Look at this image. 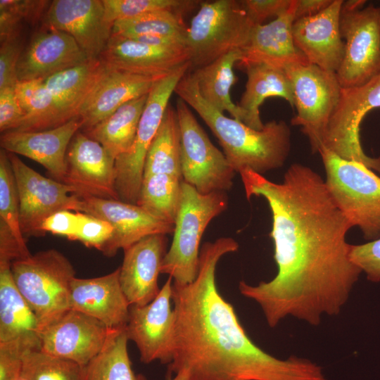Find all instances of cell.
I'll list each match as a JSON object with an SVG mask.
<instances>
[{
	"label": "cell",
	"instance_id": "25",
	"mask_svg": "<svg viewBox=\"0 0 380 380\" xmlns=\"http://www.w3.org/2000/svg\"><path fill=\"white\" fill-rule=\"evenodd\" d=\"M119 268L98 277H75L71 283L70 309L103 323L110 330L125 329L129 304L119 281Z\"/></svg>",
	"mask_w": 380,
	"mask_h": 380
},
{
	"label": "cell",
	"instance_id": "3",
	"mask_svg": "<svg viewBox=\"0 0 380 380\" xmlns=\"http://www.w3.org/2000/svg\"><path fill=\"white\" fill-rule=\"evenodd\" d=\"M175 93L208 126L236 172L251 169L263 175L284 165L291 150V130L284 120L269 121L258 130L227 117L201 97L191 72L178 82Z\"/></svg>",
	"mask_w": 380,
	"mask_h": 380
},
{
	"label": "cell",
	"instance_id": "21",
	"mask_svg": "<svg viewBox=\"0 0 380 380\" xmlns=\"http://www.w3.org/2000/svg\"><path fill=\"white\" fill-rule=\"evenodd\" d=\"M297 0L269 23L254 25L248 39L241 50L237 65L244 69L253 64H265L278 68L308 63L296 46L292 32Z\"/></svg>",
	"mask_w": 380,
	"mask_h": 380
},
{
	"label": "cell",
	"instance_id": "2",
	"mask_svg": "<svg viewBox=\"0 0 380 380\" xmlns=\"http://www.w3.org/2000/svg\"><path fill=\"white\" fill-rule=\"evenodd\" d=\"M239 247L231 237L204 243L196 279L185 285L173 281L175 325L169 374L185 369L189 380H327L310 360L293 355L277 358L248 336L215 281L220 258Z\"/></svg>",
	"mask_w": 380,
	"mask_h": 380
},
{
	"label": "cell",
	"instance_id": "30",
	"mask_svg": "<svg viewBox=\"0 0 380 380\" xmlns=\"http://www.w3.org/2000/svg\"><path fill=\"white\" fill-rule=\"evenodd\" d=\"M241 59V50H234L218 58L210 63L194 70V76L201 97L211 106L233 118L244 122L242 110L232 101V87L236 77L233 68Z\"/></svg>",
	"mask_w": 380,
	"mask_h": 380
},
{
	"label": "cell",
	"instance_id": "38",
	"mask_svg": "<svg viewBox=\"0 0 380 380\" xmlns=\"http://www.w3.org/2000/svg\"><path fill=\"white\" fill-rule=\"evenodd\" d=\"M19 198L8 152L0 151V220L23 246H27L20 227Z\"/></svg>",
	"mask_w": 380,
	"mask_h": 380
},
{
	"label": "cell",
	"instance_id": "4",
	"mask_svg": "<svg viewBox=\"0 0 380 380\" xmlns=\"http://www.w3.org/2000/svg\"><path fill=\"white\" fill-rule=\"evenodd\" d=\"M13 281L32 312L40 332L70 309L75 270L60 251L48 249L12 262Z\"/></svg>",
	"mask_w": 380,
	"mask_h": 380
},
{
	"label": "cell",
	"instance_id": "40",
	"mask_svg": "<svg viewBox=\"0 0 380 380\" xmlns=\"http://www.w3.org/2000/svg\"><path fill=\"white\" fill-rule=\"evenodd\" d=\"M50 1L0 0V41L21 32L24 22L34 23L44 17Z\"/></svg>",
	"mask_w": 380,
	"mask_h": 380
},
{
	"label": "cell",
	"instance_id": "41",
	"mask_svg": "<svg viewBox=\"0 0 380 380\" xmlns=\"http://www.w3.org/2000/svg\"><path fill=\"white\" fill-rule=\"evenodd\" d=\"M80 213L79 224L75 241L103 252L113 237L114 229L106 220L89 214Z\"/></svg>",
	"mask_w": 380,
	"mask_h": 380
},
{
	"label": "cell",
	"instance_id": "45",
	"mask_svg": "<svg viewBox=\"0 0 380 380\" xmlns=\"http://www.w3.org/2000/svg\"><path fill=\"white\" fill-rule=\"evenodd\" d=\"M291 0H242L241 5L253 25L277 17L290 6Z\"/></svg>",
	"mask_w": 380,
	"mask_h": 380
},
{
	"label": "cell",
	"instance_id": "7",
	"mask_svg": "<svg viewBox=\"0 0 380 380\" xmlns=\"http://www.w3.org/2000/svg\"><path fill=\"white\" fill-rule=\"evenodd\" d=\"M253 26L241 1L201 2L186 34L189 70L206 65L230 51L241 50Z\"/></svg>",
	"mask_w": 380,
	"mask_h": 380
},
{
	"label": "cell",
	"instance_id": "18",
	"mask_svg": "<svg viewBox=\"0 0 380 380\" xmlns=\"http://www.w3.org/2000/svg\"><path fill=\"white\" fill-rule=\"evenodd\" d=\"M44 25L70 34L89 60L99 58L111 35L113 24L105 17L102 0H54Z\"/></svg>",
	"mask_w": 380,
	"mask_h": 380
},
{
	"label": "cell",
	"instance_id": "36",
	"mask_svg": "<svg viewBox=\"0 0 380 380\" xmlns=\"http://www.w3.org/2000/svg\"><path fill=\"white\" fill-rule=\"evenodd\" d=\"M182 13L169 9L149 11L133 18L116 20L112 34L132 37L158 35L186 40L187 27Z\"/></svg>",
	"mask_w": 380,
	"mask_h": 380
},
{
	"label": "cell",
	"instance_id": "11",
	"mask_svg": "<svg viewBox=\"0 0 380 380\" xmlns=\"http://www.w3.org/2000/svg\"><path fill=\"white\" fill-rule=\"evenodd\" d=\"M378 108H380V74L363 84L341 87L320 148L324 147L346 160L362 163L380 173V156L374 158L366 154L360 141V125L364 118Z\"/></svg>",
	"mask_w": 380,
	"mask_h": 380
},
{
	"label": "cell",
	"instance_id": "16",
	"mask_svg": "<svg viewBox=\"0 0 380 380\" xmlns=\"http://www.w3.org/2000/svg\"><path fill=\"white\" fill-rule=\"evenodd\" d=\"M110 331L101 321L70 309L40 332L41 350L85 366L103 349Z\"/></svg>",
	"mask_w": 380,
	"mask_h": 380
},
{
	"label": "cell",
	"instance_id": "31",
	"mask_svg": "<svg viewBox=\"0 0 380 380\" xmlns=\"http://www.w3.org/2000/svg\"><path fill=\"white\" fill-rule=\"evenodd\" d=\"M148 94L125 103L84 133L99 142L116 159L127 152L134 143Z\"/></svg>",
	"mask_w": 380,
	"mask_h": 380
},
{
	"label": "cell",
	"instance_id": "15",
	"mask_svg": "<svg viewBox=\"0 0 380 380\" xmlns=\"http://www.w3.org/2000/svg\"><path fill=\"white\" fill-rule=\"evenodd\" d=\"M63 183L80 197L120 200L115 190V158L98 141L80 130L68 146Z\"/></svg>",
	"mask_w": 380,
	"mask_h": 380
},
{
	"label": "cell",
	"instance_id": "17",
	"mask_svg": "<svg viewBox=\"0 0 380 380\" xmlns=\"http://www.w3.org/2000/svg\"><path fill=\"white\" fill-rule=\"evenodd\" d=\"M77 212L101 218L113 226V237L102 252L109 258L148 236L172 234L175 228L174 224L154 217L139 205L120 200L80 197Z\"/></svg>",
	"mask_w": 380,
	"mask_h": 380
},
{
	"label": "cell",
	"instance_id": "24",
	"mask_svg": "<svg viewBox=\"0 0 380 380\" xmlns=\"http://www.w3.org/2000/svg\"><path fill=\"white\" fill-rule=\"evenodd\" d=\"M82 126L80 116L52 129L37 132L8 131L1 133V149L19 154L43 165L53 179L63 182L66 153L71 140Z\"/></svg>",
	"mask_w": 380,
	"mask_h": 380
},
{
	"label": "cell",
	"instance_id": "50",
	"mask_svg": "<svg viewBox=\"0 0 380 380\" xmlns=\"http://www.w3.org/2000/svg\"><path fill=\"white\" fill-rule=\"evenodd\" d=\"M167 380H189V373L186 369H182L178 371L174 377L169 374Z\"/></svg>",
	"mask_w": 380,
	"mask_h": 380
},
{
	"label": "cell",
	"instance_id": "35",
	"mask_svg": "<svg viewBox=\"0 0 380 380\" xmlns=\"http://www.w3.org/2000/svg\"><path fill=\"white\" fill-rule=\"evenodd\" d=\"M15 91L25 118L12 131L37 132L55 128L53 102L44 79L18 82Z\"/></svg>",
	"mask_w": 380,
	"mask_h": 380
},
{
	"label": "cell",
	"instance_id": "47",
	"mask_svg": "<svg viewBox=\"0 0 380 380\" xmlns=\"http://www.w3.org/2000/svg\"><path fill=\"white\" fill-rule=\"evenodd\" d=\"M25 352L16 346L0 343V380H18Z\"/></svg>",
	"mask_w": 380,
	"mask_h": 380
},
{
	"label": "cell",
	"instance_id": "20",
	"mask_svg": "<svg viewBox=\"0 0 380 380\" xmlns=\"http://www.w3.org/2000/svg\"><path fill=\"white\" fill-rule=\"evenodd\" d=\"M88 61L70 34L44 25L20 55L17 65L18 80L46 79Z\"/></svg>",
	"mask_w": 380,
	"mask_h": 380
},
{
	"label": "cell",
	"instance_id": "28",
	"mask_svg": "<svg viewBox=\"0 0 380 380\" xmlns=\"http://www.w3.org/2000/svg\"><path fill=\"white\" fill-rule=\"evenodd\" d=\"M104 67L100 58L89 60L44 79L53 102L55 127L78 116Z\"/></svg>",
	"mask_w": 380,
	"mask_h": 380
},
{
	"label": "cell",
	"instance_id": "8",
	"mask_svg": "<svg viewBox=\"0 0 380 380\" xmlns=\"http://www.w3.org/2000/svg\"><path fill=\"white\" fill-rule=\"evenodd\" d=\"M189 62L156 81L148 94L131 148L115 159V190L120 201L137 205L148 149L160 128L175 89L189 71Z\"/></svg>",
	"mask_w": 380,
	"mask_h": 380
},
{
	"label": "cell",
	"instance_id": "33",
	"mask_svg": "<svg viewBox=\"0 0 380 380\" xmlns=\"http://www.w3.org/2000/svg\"><path fill=\"white\" fill-rule=\"evenodd\" d=\"M128 341L125 329L110 330L103 349L84 366L82 380H147L132 369Z\"/></svg>",
	"mask_w": 380,
	"mask_h": 380
},
{
	"label": "cell",
	"instance_id": "5",
	"mask_svg": "<svg viewBox=\"0 0 380 380\" xmlns=\"http://www.w3.org/2000/svg\"><path fill=\"white\" fill-rule=\"evenodd\" d=\"M228 203L224 191L203 194L182 182L173 239L163 258L161 274H168L175 283L181 285L196 279L202 236L210 221L227 208Z\"/></svg>",
	"mask_w": 380,
	"mask_h": 380
},
{
	"label": "cell",
	"instance_id": "6",
	"mask_svg": "<svg viewBox=\"0 0 380 380\" xmlns=\"http://www.w3.org/2000/svg\"><path fill=\"white\" fill-rule=\"evenodd\" d=\"M327 186L350 223L368 241L380 238V177L365 164L322 147Z\"/></svg>",
	"mask_w": 380,
	"mask_h": 380
},
{
	"label": "cell",
	"instance_id": "22",
	"mask_svg": "<svg viewBox=\"0 0 380 380\" xmlns=\"http://www.w3.org/2000/svg\"><path fill=\"white\" fill-rule=\"evenodd\" d=\"M167 242L165 234H153L123 250L119 281L130 305H146L159 293L158 278L167 251Z\"/></svg>",
	"mask_w": 380,
	"mask_h": 380
},
{
	"label": "cell",
	"instance_id": "12",
	"mask_svg": "<svg viewBox=\"0 0 380 380\" xmlns=\"http://www.w3.org/2000/svg\"><path fill=\"white\" fill-rule=\"evenodd\" d=\"M342 61L336 72L341 87L363 84L380 74V7L341 9Z\"/></svg>",
	"mask_w": 380,
	"mask_h": 380
},
{
	"label": "cell",
	"instance_id": "34",
	"mask_svg": "<svg viewBox=\"0 0 380 380\" xmlns=\"http://www.w3.org/2000/svg\"><path fill=\"white\" fill-rule=\"evenodd\" d=\"M182 181L167 174L144 177L137 205L154 217L175 224Z\"/></svg>",
	"mask_w": 380,
	"mask_h": 380
},
{
	"label": "cell",
	"instance_id": "37",
	"mask_svg": "<svg viewBox=\"0 0 380 380\" xmlns=\"http://www.w3.org/2000/svg\"><path fill=\"white\" fill-rule=\"evenodd\" d=\"M84 366L41 349L24 353L20 378L24 380H82Z\"/></svg>",
	"mask_w": 380,
	"mask_h": 380
},
{
	"label": "cell",
	"instance_id": "39",
	"mask_svg": "<svg viewBox=\"0 0 380 380\" xmlns=\"http://www.w3.org/2000/svg\"><path fill=\"white\" fill-rule=\"evenodd\" d=\"M105 17L113 23L149 11L169 9L185 14L194 8L199 1L191 0H102Z\"/></svg>",
	"mask_w": 380,
	"mask_h": 380
},
{
	"label": "cell",
	"instance_id": "43",
	"mask_svg": "<svg viewBox=\"0 0 380 380\" xmlns=\"http://www.w3.org/2000/svg\"><path fill=\"white\" fill-rule=\"evenodd\" d=\"M349 257L369 281H380V238L363 244H350Z\"/></svg>",
	"mask_w": 380,
	"mask_h": 380
},
{
	"label": "cell",
	"instance_id": "42",
	"mask_svg": "<svg viewBox=\"0 0 380 380\" xmlns=\"http://www.w3.org/2000/svg\"><path fill=\"white\" fill-rule=\"evenodd\" d=\"M23 50L20 32L1 41L0 90L15 87L18 82L17 65Z\"/></svg>",
	"mask_w": 380,
	"mask_h": 380
},
{
	"label": "cell",
	"instance_id": "27",
	"mask_svg": "<svg viewBox=\"0 0 380 380\" xmlns=\"http://www.w3.org/2000/svg\"><path fill=\"white\" fill-rule=\"evenodd\" d=\"M11 263L0 261V343H11L25 353L41 349L37 319L19 292Z\"/></svg>",
	"mask_w": 380,
	"mask_h": 380
},
{
	"label": "cell",
	"instance_id": "1",
	"mask_svg": "<svg viewBox=\"0 0 380 380\" xmlns=\"http://www.w3.org/2000/svg\"><path fill=\"white\" fill-rule=\"evenodd\" d=\"M246 198L263 197L272 214L275 277L250 285L241 295L261 308L270 327L291 316L318 326L338 315L362 272L350 259L346 235L353 227L325 180L310 167L291 165L282 182L251 169L239 172Z\"/></svg>",
	"mask_w": 380,
	"mask_h": 380
},
{
	"label": "cell",
	"instance_id": "23",
	"mask_svg": "<svg viewBox=\"0 0 380 380\" xmlns=\"http://www.w3.org/2000/svg\"><path fill=\"white\" fill-rule=\"evenodd\" d=\"M99 58L108 67L160 79L189 62L186 47L163 48L112 34Z\"/></svg>",
	"mask_w": 380,
	"mask_h": 380
},
{
	"label": "cell",
	"instance_id": "14",
	"mask_svg": "<svg viewBox=\"0 0 380 380\" xmlns=\"http://www.w3.org/2000/svg\"><path fill=\"white\" fill-rule=\"evenodd\" d=\"M173 279L169 277L157 296L144 305H130L125 331L136 344L141 362L158 360L167 365L172 358L175 313L172 308Z\"/></svg>",
	"mask_w": 380,
	"mask_h": 380
},
{
	"label": "cell",
	"instance_id": "13",
	"mask_svg": "<svg viewBox=\"0 0 380 380\" xmlns=\"http://www.w3.org/2000/svg\"><path fill=\"white\" fill-rule=\"evenodd\" d=\"M19 198L20 227L25 236H41L44 222L61 210L77 212L80 196L71 186L42 176L8 152Z\"/></svg>",
	"mask_w": 380,
	"mask_h": 380
},
{
	"label": "cell",
	"instance_id": "48",
	"mask_svg": "<svg viewBox=\"0 0 380 380\" xmlns=\"http://www.w3.org/2000/svg\"><path fill=\"white\" fill-rule=\"evenodd\" d=\"M30 255L27 247L20 244L8 226L0 220V261L12 263Z\"/></svg>",
	"mask_w": 380,
	"mask_h": 380
},
{
	"label": "cell",
	"instance_id": "19",
	"mask_svg": "<svg viewBox=\"0 0 380 380\" xmlns=\"http://www.w3.org/2000/svg\"><path fill=\"white\" fill-rule=\"evenodd\" d=\"M343 4L332 0L319 13L295 20L292 27L295 45L308 61L332 72L339 68L344 52L340 28Z\"/></svg>",
	"mask_w": 380,
	"mask_h": 380
},
{
	"label": "cell",
	"instance_id": "44",
	"mask_svg": "<svg viewBox=\"0 0 380 380\" xmlns=\"http://www.w3.org/2000/svg\"><path fill=\"white\" fill-rule=\"evenodd\" d=\"M25 118L15 88L0 90V131L1 133L16 129Z\"/></svg>",
	"mask_w": 380,
	"mask_h": 380
},
{
	"label": "cell",
	"instance_id": "29",
	"mask_svg": "<svg viewBox=\"0 0 380 380\" xmlns=\"http://www.w3.org/2000/svg\"><path fill=\"white\" fill-rule=\"evenodd\" d=\"M243 70L247 80L245 91L237 104L244 113L243 123L258 130L264 127L259 108L269 97L282 98L294 108L291 82L284 69L265 64H253Z\"/></svg>",
	"mask_w": 380,
	"mask_h": 380
},
{
	"label": "cell",
	"instance_id": "10",
	"mask_svg": "<svg viewBox=\"0 0 380 380\" xmlns=\"http://www.w3.org/2000/svg\"><path fill=\"white\" fill-rule=\"evenodd\" d=\"M284 70L291 82L296 109L291 123L300 127L309 140L312 151L318 153L341 86L336 72L310 63L291 65Z\"/></svg>",
	"mask_w": 380,
	"mask_h": 380
},
{
	"label": "cell",
	"instance_id": "26",
	"mask_svg": "<svg viewBox=\"0 0 380 380\" xmlns=\"http://www.w3.org/2000/svg\"><path fill=\"white\" fill-rule=\"evenodd\" d=\"M158 80L118 70L105 64L80 110V129L84 132L89 131L125 103L148 94Z\"/></svg>",
	"mask_w": 380,
	"mask_h": 380
},
{
	"label": "cell",
	"instance_id": "46",
	"mask_svg": "<svg viewBox=\"0 0 380 380\" xmlns=\"http://www.w3.org/2000/svg\"><path fill=\"white\" fill-rule=\"evenodd\" d=\"M80 213L71 210H61L49 216L43 223L42 230L46 234L50 232L55 235L66 237L75 241Z\"/></svg>",
	"mask_w": 380,
	"mask_h": 380
},
{
	"label": "cell",
	"instance_id": "32",
	"mask_svg": "<svg viewBox=\"0 0 380 380\" xmlns=\"http://www.w3.org/2000/svg\"><path fill=\"white\" fill-rule=\"evenodd\" d=\"M155 174L182 179L179 125L176 109L170 103L145 160L143 177Z\"/></svg>",
	"mask_w": 380,
	"mask_h": 380
},
{
	"label": "cell",
	"instance_id": "49",
	"mask_svg": "<svg viewBox=\"0 0 380 380\" xmlns=\"http://www.w3.org/2000/svg\"><path fill=\"white\" fill-rule=\"evenodd\" d=\"M331 2L332 0H297L295 20L315 15Z\"/></svg>",
	"mask_w": 380,
	"mask_h": 380
},
{
	"label": "cell",
	"instance_id": "9",
	"mask_svg": "<svg viewBox=\"0 0 380 380\" xmlns=\"http://www.w3.org/2000/svg\"><path fill=\"white\" fill-rule=\"evenodd\" d=\"M175 109L180 132L183 181L203 194L230 190L236 172L224 153L210 141L189 106L179 97Z\"/></svg>",
	"mask_w": 380,
	"mask_h": 380
}]
</instances>
